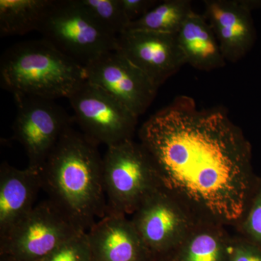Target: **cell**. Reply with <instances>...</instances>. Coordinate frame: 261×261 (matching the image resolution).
Instances as JSON below:
<instances>
[{
    "mask_svg": "<svg viewBox=\"0 0 261 261\" xmlns=\"http://www.w3.org/2000/svg\"><path fill=\"white\" fill-rule=\"evenodd\" d=\"M86 233L92 261H152L124 215L106 214Z\"/></svg>",
    "mask_w": 261,
    "mask_h": 261,
    "instance_id": "13",
    "label": "cell"
},
{
    "mask_svg": "<svg viewBox=\"0 0 261 261\" xmlns=\"http://www.w3.org/2000/svg\"><path fill=\"white\" fill-rule=\"evenodd\" d=\"M204 16L219 42L225 60L237 63L256 41L252 11L242 0H205Z\"/></svg>",
    "mask_w": 261,
    "mask_h": 261,
    "instance_id": "12",
    "label": "cell"
},
{
    "mask_svg": "<svg viewBox=\"0 0 261 261\" xmlns=\"http://www.w3.org/2000/svg\"><path fill=\"white\" fill-rule=\"evenodd\" d=\"M120 2L129 24L143 17L159 3L157 0H120Z\"/></svg>",
    "mask_w": 261,
    "mask_h": 261,
    "instance_id": "23",
    "label": "cell"
},
{
    "mask_svg": "<svg viewBox=\"0 0 261 261\" xmlns=\"http://www.w3.org/2000/svg\"><path fill=\"white\" fill-rule=\"evenodd\" d=\"M53 0H1L0 35L23 36L39 32Z\"/></svg>",
    "mask_w": 261,
    "mask_h": 261,
    "instance_id": "17",
    "label": "cell"
},
{
    "mask_svg": "<svg viewBox=\"0 0 261 261\" xmlns=\"http://www.w3.org/2000/svg\"><path fill=\"white\" fill-rule=\"evenodd\" d=\"M87 80L104 89L140 117L147 111L159 87L118 51H109L85 67Z\"/></svg>",
    "mask_w": 261,
    "mask_h": 261,
    "instance_id": "10",
    "label": "cell"
},
{
    "mask_svg": "<svg viewBox=\"0 0 261 261\" xmlns=\"http://www.w3.org/2000/svg\"><path fill=\"white\" fill-rule=\"evenodd\" d=\"M159 189L197 221L235 228L257 176L252 147L221 108L177 96L139 130Z\"/></svg>",
    "mask_w": 261,
    "mask_h": 261,
    "instance_id": "1",
    "label": "cell"
},
{
    "mask_svg": "<svg viewBox=\"0 0 261 261\" xmlns=\"http://www.w3.org/2000/svg\"><path fill=\"white\" fill-rule=\"evenodd\" d=\"M40 261H92L87 233L70 239Z\"/></svg>",
    "mask_w": 261,
    "mask_h": 261,
    "instance_id": "21",
    "label": "cell"
},
{
    "mask_svg": "<svg viewBox=\"0 0 261 261\" xmlns=\"http://www.w3.org/2000/svg\"><path fill=\"white\" fill-rule=\"evenodd\" d=\"M107 213L132 214L159 189L149 154L133 140L108 147L103 158Z\"/></svg>",
    "mask_w": 261,
    "mask_h": 261,
    "instance_id": "5",
    "label": "cell"
},
{
    "mask_svg": "<svg viewBox=\"0 0 261 261\" xmlns=\"http://www.w3.org/2000/svg\"><path fill=\"white\" fill-rule=\"evenodd\" d=\"M97 146L71 126L39 169L49 200L82 232L107 213L103 159Z\"/></svg>",
    "mask_w": 261,
    "mask_h": 261,
    "instance_id": "2",
    "label": "cell"
},
{
    "mask_svg": "<svg viewBox=\"0 0 261 261\" xmlns=\"http://www.w3.org/2000/svg\"><path fill=\"white\" fill-rule=\"evenodd\" d=\"M82 232L49 200L40 202L4 238L0 255L19 261H40Z\"/></svg>",
    "mask_w": 261,
    "mask_h": 261,
    "instance_id": "7",
    "label": "cell"
},
{
    "mask_svg": "<svg viewBox=\"0 0 261 261\" xmlns=\"http://www.w3.org/2000/svg\"><path fill=\"white\" fill-rule=\"evenodd\" d=\"M130 220L152 261L167 258L197 221L159 188L144 200Z\"/></svg>",
    "mask_w": 261,
    "mask_h": 261,
    "instance_id": "9",
    "label": "cell"
},
{
    "mask_svg": "<svg viewBox=\"0 0 261 261\" xmlns=\"http://www.w3.org/2000/svg\"><path fill=\"white\" fill-rule=\"evenodd\" d=\"M42 189L39 170H20L2 163L0 167V238L13 229L34 209L38 192Z\"/></svg>",
    "mask_w": 261,
    "mask_h": 261,
    "instance_id": "14",
    "label": "cell"
},
{
    "mask_svg": "<svg viewBox=\"0 0 261 261\" xmlns=\"http://www.w3.org/2000/svg\"><path fill=\"white\" fill-rule=\"evenodd\" d=\"M86 80L83 65L43 38L13 44L0 60L2 88L14 97L68 99Z\"/></svg>",
    "mask_w": 261,
    "mask_h": 261,
    "instance_id": "3",
    "label": "cell"
},
{
    "mask_svg": "<svg viewBox=\"0 0 261 261\" xmlns=\"http://www.w3.org/2000/svg\"><path fill=\"white\" fill-rule=\"evenodd\" d=\"M221 225L196 221L177 247L163 261H229L232 235Z\"/></svg>",
    "mask_w": 261,
    "mask_h": 261,
    "instance_id": "15",
    "label": "cell"
},
{
    "mask_svg": "<svg viewBox=\"0 0 261 261\" xmlns=\"http://www.w3.org/2000/svg\"><path fill=\"white\" fill-rule=\"evenodd\" d=\"M0 261H19L14 257L7 255H0Z\"/></svg>",
    "mask_w": 261,
    "mask_h": 261,
    "instance_id": "25",
    "label": "cell"
},
{
    "mask_svg": "<svg viewBox=\"0 0 261 261\" xmlns=\"http://www.w3.org/2000/svg\"><path fill=\"white\" fill-rule=\"evenodd\" d=\"M177 39L187 64L204 71L226 66L219 42L203 15L193 13L177 34Z\"/></svg>",
    "mask_w": 261,
    "mask_h": 261,
    "instance_id": "16",
    "label": "cell"
},
{
    "mask_svg": "<svg viewBox=\"0 0 261 261\" xmlns=\"http://www.w3.org/2000/svg\"><path fill=\"white\" fill-rule=\"evenodd\" d=\"M116 51L145 73L159 88L187 64L177 34L127 30L118 36Z\"/></svg>",
    "mask_w": 261,
    "mask_h": 261,
    "instance_id": "11",
    "label": "cell"
},
{
    "mask_svg": "<svg viewBox=\"0 0 261 261\" xmlns=\"http://www.w3.org/2000/svg\"><path fill=\"white\" fill-rule=\"evenodd\" d=\"M39 32L84 67L117 49L118 37L103 28L80 0H53Z\"/></svg>",
    "mask_w": 261,
    "mask_h": 261,
    "instance_id": "4",
    "label": "cell"
},
{
    "mask_svg": "<svg viewBox=\"0 0 261 261\" xmlns=\"http://www.w3.org/2000/svg\"><path fill=\"white\" fill-rule=\"evenodd\" d=\"M229 261H261V248L239 235L231 239Z\"/></svg>",
    "mask_w": 261,
    "mask_h": 261,
    "instance_id": "22",
    "label": "cell"
},
{
    "mask_svg": "<svg viewBox=\"0 0 261 261\" xmlns=\"http://www.w3.org/2000/svg\"><path fill=\"white\" fill-rule=\"evenodd\" d=\"M15 100L13 139L25 149L28 167L39 170L74 119L55 100L32 97H15Z\"/></svg>",
    "mask_w": 261,
    "mask_h": 261,
    "instance_id": "8",
    "label": "cell"
},
{
    "mask_svg": "<svg viewBox=\"0 0 261 261\" xmlns=\"http://www.w3.org/2000/svg\"><path fill=\"white\" fill-rule=\"evenodd\" d=\"M193 13L190 0H165L159 2L142 18L132 22L127 30L177 34Z\"/></svg>",
    "mask_w": 261,
    "mask_h": 261,
    "instance_id": "18",
    "label": "cell"
},
{
    "mask_svg": "<svg viewBox=\"0 0 261 261\" xmlns=\"http://www.w3.org/2000/svg\"><path fill=\"white\" fill-rule=\"evenodd\" d=\"M87 11L110 34L118 37L128 29L120 0H80Z\"/></svg>",
    "mask_w": 261,
    "mask_h": 261,
    "instance_id": "19",
    "label": "cell"
},
{
    "mask_svg": "<svg viewBox=\"0 0 261 261\" xmlns=\"http://www.w3.org/2000/svg\"><path fill=\"white\" fill-rule=\"evenodd\" d=\"M234 228L239 236L261 248V178L255 180L243 217Z\"/></svg>",
    "mask_w": 261,
    "mask_h": 261,
    "instance_id": "20",
    "label": "cell"
},
{
    "mask_svg": "<svg viewBox=\"0 0 261 261\" xmlns=\"http://www.w3.org/2000/svg\"><path fill=\"white\" fill-rule=\"evenodd\" d=\"M68 99L73 119L96 145L108 147L133 140L139 117L104 89L86 80Z\"/></svg>",
    "mask_w": 261,
    "mask_h": 261,
    "instance_id": "6",
    "label": "cell"
},
{
    "mask_svg": "<svg viewBox=\"0 0 261 261\" xmlns=\"http://www.w3.org/2000/svg\"><path fill=\"white\" fill-rule=\"evenodd\" d=\"M242 1L244 5L251 11L261 8V0H242Z\"/></svg>",
    "mask_w": 261,
    "mask_h": 261,
    "instance_id": "24",
    "label": "cell"
}]
</instances>
